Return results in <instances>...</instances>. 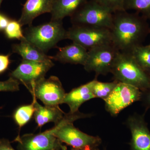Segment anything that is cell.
<instances>
[{"instance_id": "19", "label": "cell", "mask_w": 150, "mask_h": 150, "mask_svg": "<svg viewBox=\"0 0 150 150\" xmlns=\"http://www.w3.org/2000/svg\"><path fill=\"white\" fill-rule=\"evenodd\" d=\"M35 107L33 101L31 104L18 108L14 113L13 118L20 128L27 124L34 115Z\"/></svg>"}, {"instance_id": "22", "label": "cell", "mask_w": 150, "mask_h": 150, "mask_svg": "<svg viewBox=\"0 0 150 150\" xmlns=\"http://www.w3.org/2000/svg\"><path fill=\"white\" fill-rule=\"evenodd\" d=\"M118 82L114 81L111 82H102L96 79L93 86V94L95 97L105 100L113 91Z\"/></svg>"}, {"instance_id": "13", "label": "cell", "mask_w": 150, "mask_h": 150, "mask_svg": "<svg viewBox=\"0 0 150 150\" xmlns=\"http://www.w3.org/2000/svg\"><path fill=\"white\" fill-rule=\"evenodd\" d=\"M53 0H27L23 7L18 21L21 26L32 25L36 17L46 13H51Z\"/></svg>"}, {"instance_id": "18", "label": "cell", "mask_w": 150, "mask_h": 150, "mask_svg": "<svg viewBox=\"0 0 150 150\" xmlns=\"http://www.w3.org/2000/svg\"><path fill=\"white\" fill-rule=\"evenodd\" d=\"M12 52L20 55L23 60L27 61L43 62L52 60L51 56L40 50L24 38L20 43L14 44L12 46Z\"/></svg>"}, {"instance_id": "5", "label": "cell", "mask_w": 150, "mask_h": 150, "mask_svg": "<svg viewBox=\"0 0 150 150\" xmlns=\"http://www.w3.org/2000/svg\"><path fill=\"white\" fill-rule=\"evenodd\" d=\"M113 14L111 11L94 0H88L71 17L73 25L105 28L112 27Z\"/></svg>"}, {"instance_id": "9", "label": "cell", "mask_w": 150, "mask_h": 150, "mask_svg": "<svg viewBox=\"0 0 150 150\" xmlns=\"http://www.w3.org/2000/svg\"><path fill=\"white\" fill-rule=\"evenodd\" d=\"M142 91L136 87L118 82L113 91L105 100L106 110L116 116L126 107L141 100Z\"/></svg>"}, {"instance_id": "17", "label": "cell", "mask_w": 150, "mask_h": 150, "mask_svg": "<svg viewBox=\"0 0 150 150\" xmlns=\"http://www.w3.org/2000/svg\"><path fill=\"white\" fill-rule=\"evenodd\" d=\"M88 0H53L51 20H62L72 16Z\"/></svg>"}, {"instance_id": "30", "label": "cell", "mask_w": 150, "mask_h": 150, "mask_svg": "<svg viewBox=\"0 0 150 150\" xmlns=\"http://www.w3.org/2000/svg\"><path fill=\"white\" fill-rule=\"evenodd\" d=\"M71 150H100L97 148H93V147H86L83 148V149H73L72 148Z\"/></svg>"}, {"instance_id": "29", "label": "cell", "mask_w": 150, "mask_h": 150, "mask_svg": "<svg viewBox=\"0 0 150 150\" xmlns=\"http://www.w3.org/2000/svg\"><path fill=\"white\" fill-rule=\"evenodd\" d=\"M10 21L7 17L0 13V30H5Z\"/></svg>"}, {"instance_id": "33", "label": "cell", "mask_w": 150, "mask_h": 150, "mask_svg": "<svg viewBox=\"0 0 150 150\" xmlns=\"http://www.w3.org/2000/svg\"><path fill=\"white\" fill-rule=\"evenodd\" d=\"M1 108H2V107H0V109H1Z\"/></svg>"}, {"instance_id": "32", "label": "cell", "mask_w": 150, "mask_h": 150, "mask_svg": "<svg viewBox=\"0 0 150 150\" xmlns=\"http://www.w3.org/2000/svg\"><path fill=\"white\" fill-rule=\"evenodd\" d=\"M3 1L4 0H0V7H1V5Z\"/></svg>"}, {"instance_id": "20", "label": "cell", "mask_w": 150, "mask_h": 150, "mask_svg": "<svg viewBox=\"0 0 150 150\" xmlns=\"http://www.w3.org/2000/svg\"><path fill=\"white\" fill-rule=\"evenodd\" d=\"M134 59L144 69H150V46H137L130 52Z\"/></svg>"}, {"instance_id": "21", "label": "cell", "mask_w": 150, "mask_h": 150, "mask_svg": "<svg viewBox=\"0 0 150 150\" xmlns=\"http://www.w3.org/2000/svg\"><path fill=\"white\" fill-rule=\"evenodd\" d=\"M125 11L134 10L146 19H150V0H126Z\"/></svg>"}, {"instance_id": "8", "label": "cell", "mask_w": 150, "mask_h": 150, "mask_svg": "<svg viewBox=\"0 0 150 150\" xmlns=\"http://www.w3.org/2000/svg\"><path fill=\"white\" fill-rule=\"evenodd\" d=\"M118 51L112 43L104 44L88 51V57L84 68L88 72H94L96 76L110 73Z\"/></svg>"}, {"instance_id": "24", "label": "cell", "mask_w": 150, "mask_h": 150, "mask_svg": "<svg viewBox=\"0 0 150 150\" xmlns=\"http://www.w3.org/2000/svg\"><path fill=\"white\" fill-rule=\"evenodd\" d=\"M106 8L112 13L125 11L124 6L126 0H94Z\"/></svg>"}, {"instance_id": "7", "label": "cell", "mask_w": 150, "mask_h": 150, "mask_svg": "<svg viewBox=\"0 0 150 150\" xmlns=\"http://www.w3.org/2000/svg\"><path fill=\"white\" fill-rule=\"evenodd\" d=\"M54 66L51 60L43 62L22 60L16 69L10 74V77L21 83L30 92Z\"/></svg>"}, {"instance_id": "25", "label": "cell", "mask_w": 150, "mask_h": 150, "mask_svg": "<svg viewBox=\"0 0 150 150\" xmlns=\"http://www.w3.org/2000/svg\"><path fill=\"white\" fill-rule=\"evenodd\" d=\"M20 82L10 77L7 80L0 81V92H14L19 90Z\"/></svg>"}, {"instance_id": "23", "label": "cell", "mask_w": 150, "mask_h": 150, "mask_svg": "<svg viewBox=\"0 0 150 150\" xmlns=\"http://www.w3.org/2000/svg\"><path fill=\"white\" fill-rule=\"evenodd\" d=\"M21 25L18 21L10 20L5 29L6 37L9 39H17L21 40L25 38Z\"/></svg>"}, {"instance_id": "12", "label": "cell", "mask_w": 150, "mask_h": 150, "mask_svg": "<svg viewBox=\"0 0 150 150\" xmlns=\"http://www.w3.org/2000/svg\"><path fill=\"white\" fill-rule=\"evenodd\" d=\"M127 125L131 135L130 150H150V131L144 115H131Z\"/></svg>"}, {"instance_id": "4", "label": "cell", "mask_w": 150, "mask_h": 150, "mask_svg": "<svg viewBox=\"0 0 150 150\" xmlns=\"http://www.w3.org/2000/svg\"><path fill=\"white\" fill-rule=\"evenodd\" d=\"M23 34L26 40L46 54L56 48L60 41L67 39V30L62 20H51L37 26L29 25Z\"/></svg>"}, {"instance_id": "34", "label": "cell", "mask_w": 150, "mask_h": 150, "mask_svg": "<svg viewBox=\"0 0 150 150\" xmlns=\"http://www.w3.org/2000/svg\"><path fill=\"white\" fill-rule=\"evenodd\" d=\"M149 46H150V44H149Z\"/></svg>"}, {"instance_id": "2", "label": "cell", "mask_w": 150, "mask_h": 150, "mask_svg": "<svg viewBox=\"0 0 150 150\" xmlns=\"http://www.w3.org/2000/svg\"><path fill=\"white\" fill-rule=\"evenodd\" d=\"M86 117V114L79 111L65 113L60 122L53 127L54 135L62 143L71 146L73 149L97 148L102 143L100 137L86 134L73 124L75 121Z\"/></svg>"}, {"instance_id": "1", "label": "cell", "mask_w": 150, "mask_h": 150, "mask_svg": "<svg viewBox=\"0 0 150 150\" xmlns=\"http://www.w3.org/2000/svg\"><path fill=\"white\" fill-rule=\"evenodd\" d=\"M146 19L137 13H129L126 11L113 13L110 29L111 41L118 51L130 53L142 45L149 32Z\"/></svg>"}, {"instance_id": "6", "label": "cell", "mask_w": 150, "mask_h": 150, "mask_svg": "<svg viewBox=\"0 0 150 150\" xmlns=\"http://www.w3.org/2000/svg\"><path fill=\"white\" fill-rule=\"evenodd\" d=\"M67 39L79 44L88 51L112 43L110 29L86 25H73L67 30Z\"/></svg>"}, {"instance_id": "27", "label": "cell", "mask_w": 150, "mask_h": 150, "mask_svg": "<svg viewBox=\"0 0 150 150\" xmlns=\"http://www.w3.org/2000/svg\"><path fill=\"white\" fill-rule=\"evenodd\" d=\"M141 100L143 101L145 106L150 108V89L142 91V95Z\"/></svg>"}, {"instance_id": "15", "label": "cell", "mask_w": 150, "mask_h": 150, "mask_svg": "<svg viewBox=\"0 0 150 150\" xmlns=\"http://www.w3.org/2000/svg\"><path fill=\"white\" fill-rule=\"evenodd\" d=\"M58 51L51 59L64 64H80L84 66L88 57V50L78 43L58 48Z\"/></svg>"}, {"instance_id": "28", "label": "cell", "mask_w": 150, "mask_h": 150, "mask_svg": "<svg viewBox=\"0 0 150 150\" xmlns=\"http://www.w3.org/2000/svg\"><path fill=\"white\" fill-rule=\"evenodd\" d=\"M0 150H16L11 145L10 142L6 139H0Z\"/></svg>"}, {"instance_id": "3", "label": "cell", "mask_w": 150, "mask_h": 150, "mask_svg": "<svg viewBox=\"0 0 150 150\" xmlns=\"http://www.w3.org/2000/svg\"><path fill=\"white\" fill-rule=\"evenodd\" d=\"M110 73L115 80L136 87L142 91L150 89V79L130 53L118 51Z\"/></svg>"}, {"instance_id": "10", "label": "cell", "mask_w": 150, "mask_h": 150, "mask_svg": "<svg viewBox=\"0 0 150 150\" xmlns=\"http://www.w3.org/2000/svg\"><path fill=\"white\" fill-rule=\"evenodd\" d=\"M30 93L44 105L53 107H59L63 104L66 94L62 82L55 76L44 78L38 82Z\"/></svg>"}, {"instance_id": "16", "label": "cell", "mask_w": 150, "mask_h": 150, "mask_svg": "<svg viewBox=\"0 0 150 150\" xmlns=\"http://www.w3.org/2000/svg\"><path fill=\"white\" fill-rule=\"evenodd\" d=\"M33 98L35 107L34 119L38 127H42L50 122H54L56 124L64 117L65 113L60 107L43 106L38 103L35 97Z\"/></svg>"}, {"instance_id": "31", "label": "cell", "mask_w": 150, "mask_h": 150, "mask_svg": "<svg viewBox=\"0 0 150 150\" xmlns=\"http://www.w3.org/2000/svg\"><path fill=\"white\" fill-rule=\"evenodd\" d=\"M145 71H146V72L147 74L149 76V77L150 79V69H144Z\"/></svg>"}, {"instance_id": "14", "label": "cell", "mask_w": 150, "mask_h": 150, "mask_svg": "<svg viewBox=\"0 0 150 150\" xmlns=\"http://www.w3.org/2000/svg\"><path fill=\"white\" fill-rule=\"evenodd\" d=\"M96 79L73 89L66 93L63 103L68 105L71 113L79 111L81 105L86 101L95 98L93 94V86Z\"/></svg>"}, {"instance_id": "26", "label": "cell", "mask_w": 150, "mask_h": 150, "mask_svg": "<svg viewBox=\"0 0 150 150\" xmlns=\"http://www.w3.org/2000/svg\"><path fill=\"white\" fill-rule=\"evenodd\" d=\"M10 55H0V74H1L6 70L10 64Z\"/></svg>"}, {"instance_id": "11", "label": "cell", "mask_w": 150, "mask_h": 150, "mask_svg": "<svg viewBox=\"0 0 150 150\" xmlns=\"http://www.w3.org/2000/svg\"><path fill=\"white\" fill-rule=\"evenodd\" d=\"M18 150H67L54 135L53 128L38 134L18 135L14 140Z\"/></svg>"}]
</instances>
